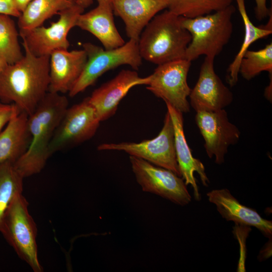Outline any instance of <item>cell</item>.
Wrapping results in <instances>:
<instances>
[{
    "instance_id": "4316f807",
    "label": "cell",
    "mask_w": 272,
    "mask_h": 272,
    "mask_svg": "<svg viewBox=\"0 0 272 272\" xmlns=\"http://www.w3.org/2000/svg\"><path fill=\"white\" fill-rule=\"evenodd\" d=\"M18 110L14 104L5 103L0 100V131Z\"/></svg>"
},
{
    "instance_id": "52a82bcc",
    "label": "cell",
    "mask_w": 272,
    "mask_h": 272,
    "mask_svg": "<svg viewBox=\"0 0 272 272\" xmlns=\"http://www.w3.org/2000/svg\"><path fill=\"white\" fill-rule=\"evenodd\" d=\"M97 150L123 151L130 156L144 159L156 166L169 170L181 177L175 151L174 127L168 111L165 116L163 127L155 138L138 143L102 144L98 146Z\"/></svg>"
},
{
    "instance_id": "e0dca14e",
    "label": "cell",
    "mask_w": 272,
    "mask_h": 272,
    "mask_svg": "<svg viewBox=\"0 0 272 272\" xmlns=\"http://www.w3.org/2000/svg\"><path fill=\"white\" fill-rule=\"evenodd\" d=\"M96 1L95 8L79 16L76 26L93 35L105 49L122 46L125 42L114 23L112 0Z\"/></svg>"
},
{
    "instance_id": "83f0119b",
    "label": "cell",
    "mask_w": 272,
    "mask_h": 272,
    "mask_svg": "<svg viewBox=\"0 0 272 272\" xmlns=\"http://www.w3.org/2000/svg\"><path fill=\"white\" fill-rule=\"evenodd\" d=\"M0 14L19 18L21 13L17 9L14 0H0Z\"/></svg>"
},
{
    "instance_id": "8992f818",
    "label": "cell",
    "mask_w": 272,
    "mask_h": 272,
    "mask_svg": "<svg viewBox=\"0 0 272 272\" xmlns=\"http://www.w3.org/2000/svg\"><path fill=\"white\" fill-rule=\"evenodd\" d=\"M83 47L87 54V61L80 76L69 92L71 97L93 85L101 76L110 70L126 64L136 71L142 64L138 41L133 39L109 50L90 42L84 43Z\"/></svg>"
},
{
    "instance_id": "7402d4cb",
    "label": "cell",
    "mask_w": 272,
    "mask_h": 272,
    "mask_svg": "<svg viewBox=\"0 0 272 272\" xmlns=\"http://www.w3.org/2000/svg\"><path fill=\"white\" fill-rule=\"evenodd\" d=\"M75 4V0H33L18 18L19 29L29 30L40 26Z\"/></svg>"
},
{
    "instance_id": "f1b7e54d",
    "label": "cell",
    "mask_w": 272,
    "mask_h": 272,
    "mask_svg": "<svg viewBox=\"0 0 272 272\" xmlns=\"http://www.w3.org/2000/svg\"><path fill=\"white\" fill-rule=\"evenodd\" d=\"M255 2V12L256 19L263 20L271 13V11L267 6V0H254Z\"/></svg>"
},
{
    "instance_id": "30bf717a",
    "label": "cell",
    "mask_w": 272,
    "mask_h": 272,
    "mask_svg": "<svg viewBox=\"0 0 272 272\" xmlns=\"http://www.w3.org/2000/svg\"><path fill=\"white\" fill-rule=\"evenodd\" d=\"M100 122L89 97L68 107L51 141L49 148L50 156L91 139Z\"/></svg>"
},
{
    "instance_id": "1f68e13d",
    "label": "cell",
    "mask_w": 272,
    "mask_h": 272,
    "mask_svg": "<svg viewBox=\"0 0 272 272\" xmlns=\"http://www.w3.org/2000/svg\"><path fill=\"white\" fill-rule=\"evenodd\" d=\"M264 96L268 100H271V79L270 80V83L268 86L265 88Z\"/></svg>"
},
{
    "instance_id": "5b68a950",
    "label": "cell",
    "mask_w": 272,
    "mask_h": 272,
    "mask_svg": "<svg viewBox=\"0 0 272 272\" xmlns=\"http://www.w3.org/2000/svg\"><path fill=\"white\" fill-rule=\"evenodd\" d=\"M28 202L22 193L17 194L5 212L0 232L18 256L34 272L43 268L38 257L36 225L28 211Z\"/></svg>"
},
{
    "instance_id": "7c38bea8",
    "label": "cell",
    "mask_w": 272,
    "mask_h": 272,
    "mask_svg": "<svg viewBox=\"0 0 272 272\" xmlns=\"http://www.w3.org/2000/svg\"><path fill=\"white\" fill-rule=\"evenodd\" d=\"M196 124L202 136L206 153L220 165L225 161L228 148L239 140L240 131L228 119L225 109L215 111L196 112Z\"/></svg>"
},
{
    "instance_id": "ba28073f",
    "label": "cell",
    "mask_w": 272,
    "mask_h": 272,
    "mask_svg": "<svg viewBox=\"0 0 272 272\" xmlns=\"http://www.w3.org/2000/svg\"><path fill=\"white\" fill-rule=\"evenodd\" d=\"M191 62L186 59L176 60L158 65L146 88L179 112L190 111L187 100L191 89L187 75Z\"/></svg>"
},
{
    "instance_id": "7a4b0ae2",
    "label": "cell",
    "mask_w": 272,
    "mask_h": 272,
    "mask_svg": "<svg viewBox=\"0 0 272 272\" xmlns=\"http://www.w3.org/2000/svg\"><path fill=\"white\" fill-rule=\"evenodd\" d=\"M68 105L65 96L48 92L28 116L30 143L25 153L14 164L24 178L40 173L44 167L51 156V141Z\"/></svg>"
},
{
    "instance_id": "ffe728a7",
    "label": "cell",
    "mask_w": 272,
    "mask_h": 272,
    "mask_svg": "<svg viewBox=\"0 0 272 272\" xmlns=\"http://www.w3.org/2000/svg\"><path fill=\"white\" fill-rule=\"evenodd\" d=\"M28 115L17 110L0 131V164H14L26 151L31 141Z\"/></svg>"
},
{
    "instance_id": "3957f363",
    "label": "cell",
    "mask_w": 272,
    "mask_h": 272,
    "mask_svg": "<svg viewBox=\"0 0 272 272\" xmlns=\"http://www.w3.org/2000/svg\"><path fill=\"white\" fill-rule=\"evenodd\" d=\"M191 39L182 26L181 16L168 9L156 15L145 27L138 40L141 57L157 64L185 59Z\"/></svg>"
},
{
    "instance_id": "ac0fdd59",
    "label": "cell",
    "mask_w": 272,
    "mask_h": 272,
    "mask_svg": "<svg viewBox=\"0 0 272 272\" xmlns=\"http://www.w3.org/2000/svg\"><path fill=\"white\" fill-rule=\"evenodd\" d=\"M209 201L227 221L257 228L265 237L271 238L272 222L263 219L254 209L242 205L226 188L214 189L207 193Z\"/></svg>"
},
{
    "instance_id": "9c48e42d",
    "label": "cell",
    "mask_w": 272,
    "mask_h": 272,
    "mask_svg": "<svg viewBox=\"0 0 272 272\" xmlns=\"http://www.w3.org/2000/svg\"><path fill=\"white\" fill-rule=\"evenodd\" d=\"M84 10L75 4L60 12L59 19L48 27L41 25L29 30H19L23 45L37 56H49L55 50L68 49V34L76 27L78 18Z\"/></svg>"
},
{
    "instance_id": "603a6c76",
    "label": "cell",
    "mask_w": 272,
    "mask_h": 272,
    "mask_svg": "<svg viewBox=\"0 0 272 272\" xmlns=\"http://www.w3.org/2000/svg\"><path fill=\"white\" fill-rule=\"evenodd\" d=\"M11 16L0 14V60L12 64L23 56L19 42V33Z\"/></svg>"
},
{
    "instance_id": "d6986e66",
    "label": "cell",
    "mask_w": 272,
    "mask_h": 272,
    "mask_svg": "<svg viewBox=\"0 0 272 272\" xmlns=\"http://www.w3.org/2000/svg\"><path fill=\"white\" fill-rule=\"evenodd\" d=\"M114 14L123 21L129 39L139 40L148 24L161 11L169 0H112Z\"/></svg>"
},
{
    "instance_id": "8fae6325",
    "label": "cell",
    "mask_w": 272,
    "mask_h": 272,
    "mask_svg": "<svg viewBox=\"0 0 272 272\" xmlns=\"http://www.w3.org/2000/svg\"><path fill=\"white\" fill-rule=\"evenodd\" d=\"M129 161L136 180L143 191L181 206L191 201V196L181 177L139 158L130 156Z\"/></svg>"
},
{
    "instance_id": "2e32d148",
    "label": "cell",
    "mask_w": 272,
    "mask_h": 272,
    "mask_svg": "<svg viewBox=\"0 0 272 272\" xmlns=\"http://www.w3.org/2000/svg\"><path fill=\"white\" fill-rule=\"evenodd\" d=\"M87 59L86 53L83 49L53 51L49 55L48 92L69 93L80 76Z\"/></svg>"
},
{
    "instance_id": "277c9868",
    "label": "cell",
    "mask_w": 272,
    "mask_h": 272,
    "mask_svg": "<svg viewBox=\"0 0 272 272\" xmlns=\"http://www.w3.org/2000/svg\"><path fill=\"white\" fill-rule=\"evenodd\" d=\"M235 11L232 4L207 15L193 18L181 16L182 25L191 36L185 59L191 62L201 55L214 57L218 55L231 37L232 18Z\"/></svg>"
},
{
    "instance_id": "484cf974",
    "label": "cell",
    "mask_w": 272,
    "mask_h": 272,
    "mask_svg": "<svg viewBox=\"0 0 272 272\" xmlns=\"http://www.w3.org/2000/svg\"><path fill=\"white\" fill-rule=\"evenodd\" d=\"M264 71L272 74L271 42L258 50H247L241 60L239 74L249 81Z\"/></svg>"
},
{
    "instance_id": "d4e9b609",
    "label": "cell",
    "mask_w": 272,
    "mask_h": 272,
    "mask_svg": "<svg viewBox=\"0 0 272 272\" xmlns=\"http://www.w3.org/2000/svg\"><path fill=\"white\" fill-rule=\"evenodd\" d=\"M24 178L14 164L5 162L0 164V224L14 197L22 193Z\"/></svg>"
},
{
    "instance_id": "cb8c5ba5",
    "label": "cell",
    "mask_w": 272,
    "mask_h": 272,
    "mask_svg": "<svg viewBox=\"0 0 272 272\" xmlns=\"http://www.w3.org/2000/svg\"><path fill=\"white\" fill-rule=\"evenodd\" d=\"M233 0H169L167 9L174 14L188 18L210 14L224 10Z\"/></svg>"
},
{
    "instance_id": "6da1fadb",
    "label": "cell",
    "mask_w": 272,
    "mask_h": 272,
    "mask_svg": "<svg viewBox=\"0 0 272 272\" xmlns=\"http://www.w3.org/2000/svg\"><path fill=\"white\" fill-rule=\"evenodd\" d=\"M23 46V57L0 73V100L29 116L48 92L49 56H35Z\"/></svg>"
},
{
    "instance_id": "9a60e30c",
    "label": "cell",
    "mask_w": 272,
    "mask_h": 272,
    "mask_svg": "<svg viewBox=\"0 0 272 272\" xmlns=\"http://www.w3.org/2000/svg\"><path fill=\"white\" fill-rule=\"evenodd\" d=\"M165 103L174 127L175 151L181 176L186 186L190 185L192 187L194 198L198 200L200 194L194 173H197L203 185L208 186L210 181L205 166L199 159L193 156L187 143L183 129V113L168 103Z\"/></svg>"
},
{
    "instance_id": "d6a6232c",
    "label": "cell",
    "mask_w": 272,
    "mask_h": 272,
    "mask_svg": "<svg viewBox=\"0 0 272 272\" xmlns=\"http://www.w3.org/2000/svg\"><path fill=\"white\" fill-rule=\"evenodd\" d=\"M7 64L5 61L0 60V73Z\"/></svg>"
},
{
    "instance_id": "f546056e",
    "label": "cell",
    "mask_w": 272,
    "mask_h": 272,
    "mask_svg": "<svg viewBox=\"0 0 272 272\" xmlns=\"http://www.w3.org/2000/svg\"><path fill=\"white\" fill-rule=\"evenodd\" d=\"M17 9L21 13L33 0H14Z\"/></svg>"
},
{
    "instance_id": "4dcf8cb0",
    "label": "cell",
    "mask_w": 272,
    "mask_h": 272,
    "mask_svg": "<svg viewBox=\"0 0 272 272\" xmlns=\"http://www.w3.org/2000/svg\"><path fill=\"white\" fill-rule=\"evenodd\" d=\"M75 3L85 9L93 3V0H75Z\"/></svg>"
},
{
    "instance_id": "4fadbf2b",
    "label": "cell",
    "mask_w": 272,
    "mask_h": 272,
    "mask_svg": "<svg viewBox=\"0 0 272 272\" xmlns=\"http://www.w3.org/2000/svg\"><path fill=\"white\" fill-rule=\"evenodd\" d=\"M214 59L205 56L198 80L191 89L189 104L196 112L223 109L233 101L232 92L215 72Z\"/></svg>"
},
{
    "instance_id": "5bb4252c",
    "label": "cell",
    "mask_w": 272,
    "mask_h": 272,
    "mask_svg": "<svg viewBox=\"0 0 272 272\" xmlns=\"http://www.w3.org/2000/svg\"><path fill=\"white\" fill-rule=\"evenodd\" d=\"M150 76L142 78L134 70H122L114 78L95 89L89 97L100 121L112 116L120 101L132 87L147 85Z\"/></svg>"
},
{
    "instance_id": "44dd1931",
    "label": "cell",
    "mask_w": 272,
    "mask_h": 272,
    "mask_svg": "<svg viewBox=\"0 0 272 272\" xmlns=\"http://www.w3.org/2000/svg\"><path fill=\"white\" fill-rule=\"evenodd\" d=\"M244 27V36L239 50L228 70L227 81L231 87L237 83L241 60L250 45L257 40L266 37L272 33V29L266 26L257 27L251 21L246 9L245 0H235Z\"/></svg>"
}]
</instances>
